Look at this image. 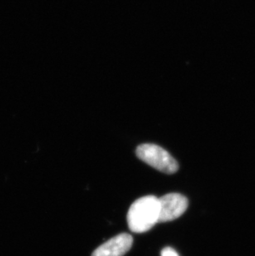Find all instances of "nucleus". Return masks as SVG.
I'll return each mask as SVG.
<instances>
[{
	"label": "nucleus",
	"mask_w": 255,
	"mask_h": 256,
	"mask_svg": "<svg viewBox=\"0 0 255 256\" xmlns=\"http://www.w3.org/2000/svg\"><path fill=\"white\" fill-rule=\"evenodd\" d=\"M161 256H179V254L171 247H166L162 250Z\"/></svg>",
	"instance_id": "obj_5"
},
{
	"label": "nucleus",
	"mask_w": 255,
	"mask_h": 256,
	"mask_svg": "<svg viewBox=\"0 0 255 256\" xmlns=\"http://www.w3.org/2000/svg\"><path fill=\"white\" fill-rule=\"evenodd\" d=\"M158 222H168L180 218L188 208V200L180 194H168L159 198Z\"/></svg>",
	"instance_id": "obj_3"
},
{
	"label": "nucleus",
	"mask_w": 255,
	"mask_h": 256,
	"mask_svg": "<svg viewBox=\"0 0 255 256\" xmlns=\"http://www.w3.org/2000/svg\"><path fill=\"white\" fill-rule=\"evenodd\" d=\"M160 214L159 198L145 196L135 200L128 212L127 222L130 230L142 233L152 229L158 222Z\"/></svg>",
	"instance_id": "obj_1"
},
{
	"label": "nucleus",
	"mask_w": 255,
	"mask_h": 256,
	"mask_svg": "<svg viewBox=\"0 0 255 256\" xmlns=\"http://www.w3.org/2000/svg\"><path fill=\"white\" fill-rule=\"evenodd\" d=\"M132 236L127 233H122L108 240L98 247L92 253V256H123L132 247Z\"/></svg>",
	"instance_id": "obj_4"
},
{
	"label": "nucleus",
	"mask_w": 255,
	"mask_h": 256,
	"mask_svg": "<svg viewBox=\"0 0 255 256\" xmlns=\"http://www.w3.org/2000/svg\"><path fill=\"white\" fill-rule=\"evenodd\" d=\"M136 155L140 160L164 174H175L178 170V162L158 145L152 144L140 145L136 148Z\"/></svg>",
	"instance_id": "obj_2"
}]
</instances>
